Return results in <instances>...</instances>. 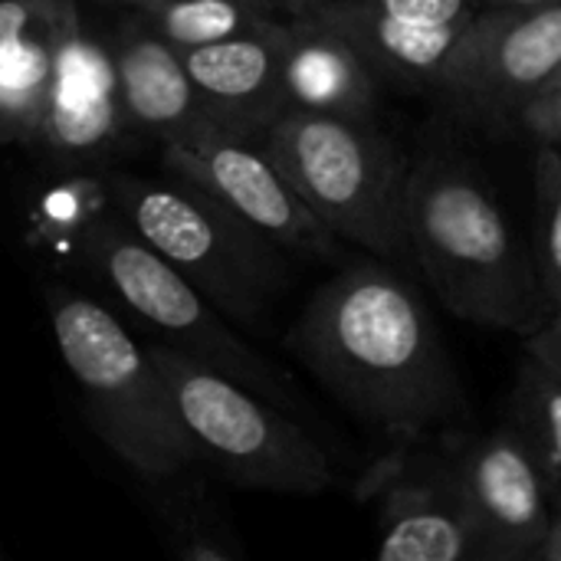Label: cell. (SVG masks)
<instances>
[{
    "label": "cell",
    "mask_w": 561,
    "mask_h": 561,
    "mask_svg": "<svg viewBox=\"0 0 561 561\" xmlns=\"http://www.w3.org/2000/svg\"><path fill=\"white\" fill-rule=\"evenodd\" d=\"M296 352L358 421L394 444L431 440L470 414L431 309L378 263L345 266L312 296Z\"/></svg>",
    "instance_id": "obj_1"
},
{
    "label": "cell",
    "mask_w": 561,
    "mask_h": 561,
    "mask_svg": "<svg viewBox=\"0 0 561 561\" xmlns=\"http://www.w3.org/2000/svg\"><path fill=\"white\" fill-rule=\"evenodd\" d=\"M404 243L454 316L529 335L549 319L542 276L516 243L490 184L463 158L437 151L408 171Z\"/></svg>",
    "instance_id": "obj_2"
},
{
    "label": "cell",
    "mask_w": 561,
    "mask_h": 561,
    "mask_svg": "<svg viewBox=\"0 0 561 561\" xmlns=\"http://www.w3.org/2000/svg\"><path fill=\"white\" fill-rule=\"evenodd\" d=\"M270 158L342 240L385 260L404 256L408 161L371 115L289 108L270 125Z\"/></svg>",
    "instance_id": "obj_3"
},
{
    "label": "cell",
    "mask_w": 561,
    "mask_h": 561,
    "mask_svg": "<svg viewBox=\"0 0 561 561\" xmlns=\"http://www.w3.org/2000/svg\"><path fill=\"white\" fill-rule=\"evenodd\" d=\"M174 404L187 431L250 483L286 493L335 486L332 457L240 385L214 371L184 368L174 381Z\"/></svg>",
    "instance_id": "obj_4"
},
{
    "label": "cell",
    "mask_w": 561,
    "mask_h": 561,
    "mask_svg": "<svg viewBox=\"0 0 561 561\" xmlns=\"http://www.w3.org/2000/svg\"><path fill=\"white\" fill-rule=\"evenodd\" d=\"M417 440H398V450L362 477V500L381 496V561L483 559L473 529L457 454H414Z\"/></svg>",
    "instance_id": "obj_5"
},
{
    "label": "cell",
    "mask_w": 561,
    "mask_h": 561,
    "mask_svg": "<svg viewBox=\"0 0 561 561\" xmlns=\"http://www.w3.org/2000/svg\"><path fill=\"white\" fill-rule=\"evenodd\" d=\"M559 66L561 0L539 10L483 7L440 92L477 118H519Z\"/></svg>",
    "instance_id": "obj_6"
},
{
    "label": "cell",
    "mask_w": 561,
    "mask_h": 561,
    "mask_svg": "<svg viewBox=\"0 0 561 561\" xmlns=\"http://www.w3.org/2000/svg\"><path fill=\"white\" fill-rule=\"evenodd\" d=\"M457 473L486 561L539 559L552 526V483L516 427L470 440Z\"/></svg>",
    "instance_id": "obj_7"
},
{
    "label": "cell",
    "mask_w": 561,
    "mask_h": 561,
    "mask_svg": "<svg viewBox=\"0 0 561 561\" xmlns=\"http://www.w3.org/2000/svg\"><path fill=\"white\" fill-rule=\"evenodd\" d=\"M197 168L217 197L263 237L312 260H342V240L296 194L270 154H256L237 138L210 135L197 148Z\"/></svg>",
    "instance_id": "obj_8"
},
{
    "label": "cell",
    "mask_w": 561,
    "mask_h": 561,
    "mask_svg": "<svg viewBox=\"0 0 561 561\" xmlns=\"http://www.w3.org/2000/svg\"><path fill=\"white\" fill-rule=\"evenodd\" d=\"M312 13L342 33L378 79L431 85L437 92L454 72L477 20L460 26H417L365 0H322Z\"/></svg>",
    "instance_id": "obj_9"
},
{
    "label": "cell",
    "mask_w": 561,
    "mask_h": 561,
    "mask_svg": "<svg viewBox=\"0 0 561 561\" xmlns=\"http://www.w3.org/2000/svg\"><path fill=\"white\" fill-rule=\"evenodd\" d=\"M378 82L381 79L368 69L358 49L312 10L286 23L283 85L293 108L375 115Z\"/></svg>",
    "instance_id": "obj_10"
},
{
    "label": "cell",
    "mask_w": 561,
    "mask_h": 561,
    "mask_svg": "<svg viewBox=\"0 0 561 561\" xmlns=\"http://www.w3.org/2000/svg\"><path fill=\"white\" fill-rule=\"evenodd\" d=\"M283 36L286 23H273L253 33L191 46L184 69L194 89L207 99L273 125L283 112L293 108L283 85Z\"/></svg>",
    "instance_id": "obj_11"
},
{
    "label": "cell",
    "mask_w": 561,
    "mask_h": 561,
    "mask_svg": "<svg viewBox=\"0 0 561 561\" xmlns=\"http://www.w3.org/2000/svg\"><path fill=\"white\" fill-rule=\"evenodd\" d=\"M56 339L66 365L89 388L118 391L138 378V348L122 332V325L92 302H66L56 312Z\"/></svg>",
    "instance_id": "obj_12"
},
{
    "label": "cell",
    "mask_w": 561,
    "mask_h": 561,
    "mask_svg": "<svg viewBox=\"0 0 561 561\" xmlns=\"http://www.w3.org/2000/svg\"><path fill=\"white\" fill-rule=\"evenodd\" d=\"M108 273L118 286V293L135 306L145 319L174 329V332H194L204 329L207 312L201 296L187 286L181 273H174L158 250L145 247H118L108 256Z\"/></svg>",
    "instance_id": "obj_13"
},
{
    "label": "cell",
    "mask_w": 561,
    "mask_h": 561,
    "mask_svg": "<svg viewBox=\"0 0 561 561\" xmlns=\"http://www.w3.org/2000/svg\"><path fill=\"white\" fill-rule=\"evenodd\" d=\"M122 79L128 105L145 122H178L191 112L194 82L184 62L161 43H138L122 59Z\"/></svg>",
    "instance_id": "obj_14"
},
{
    "label": "cell",
    "mask_w": 561,
    "mask_h": 561,
    "mask_svg": "<svg viewBox=\"0 0 561 561\" xmlns=\"http://www.w3.org/2000/svg\"><path fill=\"white\" fill-rule=\"evenodd\" d=\"M516 431L542 463L552 493L561 496V375L526 352L516 381Z\"/></svg>",
    "instance_id": "obj_15"
},
{
    "label": "cell",
    "mask_w": 561,
    "mask_h": 561,
    "mask_svg": "<svg viewBox=\"0 0 561 561\" xmlns=\"http://www.w3.org/2000/svg\"><path fill=\"white\" fill-rule=\"evenodd\" d=\"M539 207V276L552 309L561 312V148L542 145L536 158Z\"/></svg>",
    "instance_id": "obj_16"
},
{
    "label": "cell",
    "mask_w": 561,
    "mask_h": 561,
    "mask_svg": "<svg viewBox=\"0 0 561 561\" xmlns=\"http://www.w3.org/2000/svg\"><path fill=\"white\" fill-rule=\"evenodd\" d=\"M26 7L0 0V92L20 95L39 85L49 72V56L39 43L23 39Z\"/></svg>",
    "instance_id": "obj_17"
},
{
    "label": "cell",
    "mask_w": 561,
    "mask_h": 561,
    "mask_svg": "<svg viewBox=\"0 0 561 561\" xmlns=\"http://www.w3.org/2000/svg\"><path fill=\"white\" fill-rule=\"evenodd\" d=\"M112 72L105 56H99L92 46L72 43L62 49L56 66V99L53 108H72V105H92L108 99Z\"/></svg>",
    "instance_id": "obj_18"
},
{
    "label": "cell",
    "mask_w": 561,
    "mask_h": 561,
    "mask_svg": "<svg viewBox=\"0 0 561 561\" xmlns=\"http://www.w3.org/2000/svg\"><path fill=\"white\" fill-rule=\"evenodd\" d=\"M365 3L417 26H460L483 10L480 0H365Z\"/></svg>",
    "instance_id": "obj_19"
},
{
    "label": "cell",
    "mask_w": 561,
    "mask_h": 561,
    "mask_svg": "<svg viewBox=\"0 0 561 561\" xmlns=\"http://www.w3.org/2000/svg\"><path fill=\"white\" fill-rule=\"evenodd\" d=\"M108 125H112V99L92 105L53 108V131L66 145H92L108 131Z\"/></svg>",
    "instance_id": "obj_20"
},
{
    "label": "cell",
    "mask_w": 561,
    "mask_h": 561,
    "mask_svg": "<svg viewBox=\"0 0 561 561\" xmlns=\"http://www.w3.org/2000/svg\"><path fill=\"white\" fill-rule=\"evenodd\" d=\"M519 122L542 141L561 148V92H542L536 95L523 112Z\"/></svg>",
    "instance_id": "obj_21"
},
{
    "label": "cell",
    "mask_w": 561,
    "mask_h": 561,
    "mask_svg": "<svg viewBox=\"0 0 561 561\" xmlns=\"http://www.w3.org/2000/svg\"><path fill=\"white\" fill-rule=\"evenodd\" d=\"M526 352L536 355V358H542L549 368H556L561 375V312H556L552 319H546V322L529 335Z\"/></svg>",
    "instance_id": "obj_22"
},
{
    "label": "cell",
    "mask_w": 561,
    "mask_h": 561,
    "mask_svg": "<svg viewBox=\"0 0 561 561\" xmlns=\"http://www.w3.org/2000/svg\"><path fill=\"white\" fill-rule=\"evenodd\" d=\"M539 559L561 561V506L556 510V516H552V526H549V533H546V542H542V549H539Z\"/></svg>",
    "instance_id": "obj_23"
},
{
    "label": "cell",
    "mask_w": 561,
    "mask_h": 561,
    "mask_svg": "<svg viewBox=\"0 0 561 561\" xmlns=\"http://www.w3.org/2000/svg\"><path fill=\"white\" fill-rule=\"evenodd\" d=\"M480 3L490 10H539V7H549L556 0H480Z\"/></svg>",
    "instance_id": "obj_24"
},
{
    "label": "cell",
    "mask_w": 561,
    "mask_h": 561,
    "mask_svg": "<svg viewBox=\"0 0 561 561\" xmlns=\"http://www.w3.org/2000/svg\"><path fill=\"white\" fill-rule=\"evenodd\" d=\"M542 92H561V66H559V72H556V76L549 79V85H546ZM542 92H539V95H542Z\"/></svg>",
    "instance_id": "obj_25"
}]
</instances>
